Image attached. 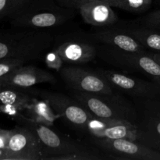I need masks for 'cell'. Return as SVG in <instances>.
<instances>
[{
    "instance_id": "obj_1",
    "label": "cell",
    "mask_w": 160,
    "mask_h": 160,
    "mask_svg": "<svg viewBox=\"0 0 160 160\" xmlns=\"http://www.w3.org/2000/svg\"><path fill=\"white\" fill-rule=\"evenodd\" d=\"M52 43V35L45 30L17 28L0 31V59L36 60L51 47Z\"/></svg>"
},
{
    "instance_id": "obj_2",
    "label": "cell",
    "mask_w": 160,
    "mask_h": 160,
    "mask_svg": "<svg viewBox=\"0 0 160 160\" xmlns=\"http://www.w3.org/2000/svg\"><path fill=\"white\" fill-rule=\"evenodd\" d=\"M76 10L59 6L56 0H28L9 18L15 28L45 30L64 24Z\"/></svg>"
},
{
    "instance_id": "obj_3",
    "label": "cell",
    "mask_w": 160,
    "mask_h": 160,
    "mask_svg": "<svg viewBox=\"0 0 160 160\" xmlns=\"http://www.w3.org/2000/svg\"><path fill=\"white\" fill-rule=\"evenodd\" d=\"M72 97L92 115L103 120L136 125L138 112L135 105L120 94H92L71 91Z\"/></svg>"
},
{
    "instance_id": "obj_4",
    "label": "cell",
    "mask_w": 160,
    "mask_h": 160,
    "mask_svg": "<svg viewBox=\"0 0 160 160\" xmlns=\"http://www.w3.org/2000/svg\"><path fill=\"white\" fill-rule=\"evenodd\" d=\"M12 120L18 125L31 130L40 141L44 151V160H68L73 154L95 153L83 145L58 134L49 126L38 123L23 112L19 113Z\"/></svg>"
},
{
    "instance_id": "obj_5",
    "label": "cell",
    "mask_w": 160,
    "mask_h": 160,
    "mask_svg": "<svg viewBox=\"0 0 160 160\" xmlns=\"http://www.w3.org/2000/svg\"><path fill=\"white\" fill-rule=\"evenodd\" d=\"M97 56L107 63L122 70L139 72L151 78L160 76V66L147 52L123 51L102 44L97 47Z\"/></svg>"
},
{
    "instance_id": "obj_6",
    "label": "cell",
    "mask_w": 160,
    "mask_h": 160,
    "mask_svg": "<svg viewBox=\"0 0 160 160\" xmlns=\"http://www.w3.org/2000/svg\"><path fill=\"white\" fill-rule=\"evenodd\" d=\"M32 92L35 96L46 101L59 117L64 119L67 123L79 130L88 131L94 116L73 97L59 92L35 89H32Z\"/></svg>"
},
{
    "instance_id": "obj_7",
    "label": "cell",
    "mask_w": 160,
    "mask_h": 160,
    "mask_svg": "<svg viewBox=\"0 0 160 160\" xmlns=\"http://www.w3.org/2000/svg\"><path fill=\"white\" fill-rule=\"evenodd\" d=\"M0 160H44V151L37 136L18 125L11 130L7 145L0 152Z\"/></svg>"
},
{
    "instance_id": "obj_8",
    "label": "cell",
    "mask_w": 160,
    "mask_h": 160,
    "mask_svg": "<svg viewBox=\"0 0 160 160\" xmlns=\"http://www.w3.org/2000/svg\"><path fill=\"white\" fill-rule=\"evenodd\" d=\"M92 142L112 159L160 160L159 151L135 140L93 137Z\"/></svg>"
},
{
    "instance_id": "obj_9",
    "label": "cell",
    "mask_w": 160,
    "mask_h": 160,
    "mask_svg": "<svg viewBox=\"0 0 160 160\" xmlns=\"http://www.w3.org/2000/svg\"><path fill=\"white\" fill-rule=\"evenodd\" d=\"M113 88L134 99L160 98L159 88L152 81H148L113 70L98 69L96 70Z\"/></svg>"
},
{
    "instance_id": "obj_10",
    "label": "cell",
    "mask_w": 160,
    "mask_h": 160,
    "mask_svg": "<svg viewBox=\"0 0 160 160\" xmlns=\"http://www.w3.org/2000/svg\"><path fill=\"white\" fill-rule=\"evenodd\" d=\"M59 73L71 91L92 94L115 92L109 83L97 71H91L78 67H63Z\"/></svg>"
},
{
    "instance_id": "obj_11",
    "label": "cell",
    "mask_w": 160,
    "mask_h": 160,
    "mask_svg": "<svg viewBox=\"0 0 160 160\" xmlns=\"http://www.w3.org/2000/svg\"><path fill=\"white\" fill-rule=\"evenodd\" d=\"M64 62L82 64L93 61L97 56V47L83 36L68 35L61 39L53 49Z\"/></svg>"
},
{
    "instance_id": "obj_12",
    "label": "cell",
    "mask_w": 160,
    "mask_h": 160,
    "mask_svg": "<svg viewBox=\"0 0 160 160\" xmlns=\"http://www.w3.org/2000/svg\"><path fill=\"white\" fill-rule=\"evenodd\" d=\"M4 86L29 88L43 83H56L55 77L45 70L34 66H22L9 75L0 79Z\"/></svg>"
},
{
    "instance_id": "obj_13",
    "label": "cell",
    "mask_w": 160,
    "mask_h": 160,
    "mask_svg": "<svg viewBox=\"0 0 160 160\" xmlns=\"http://www.w3.org/2000/svg\"><path fill=\"white\" fill-rule=\"evenodd\" d=\"M91 37L99 43L115 47L123 51L146 52V48L130 34L127 28H112L102 30L92 34Z\"/></svg>"
},
{
    "instance_id": "obj_14",
    "label": "cell",
    "mask_w": 160,
    "mask_h": 160,
    "mask_svg": "<svg viewBox=\"0 0 160 160\" xmlns=\"http://www.w3.org/2000/svg\"><path fill=\"white\" fill-rule=\"evenodd\" d=\"M109 2L101 0L83 5L79 12L88 24L95 27H110L117 22V16Z\"/></svg>"
},
{
    "instance_id": "obj_15",
    "label": "cell",
    "mask_w": 160,
    "mask_h": 160,
    "mask_svg": "<svg viewBox=\"0 0 160 160\" xmlns=\"http://www.w3.org/2000/svg\"><path fill=\"white\" fill-rule=\"evenodd\" d=\"M137 109L138 112V119L135 125L137 141L157 150L160 146V117L143 109L138 108Z\"/></svg>"
},
{
    "instance_id": "obj_16",
    "label": "cell",
    "mask_w": 160,
    "mask_h": 160,
    "mask_svg": "<svg viewBox=\"0 0 160 160\" xmlns=\"http://www.w3.org/2000/svg\"><path fill=\"white\" fill-rule=\"evenodd\" d=\"M92 137L106 138L109 139H130L137 141L136 127L128 122L116 123L107 127L89 130Z\"/></svg>"
},
{
    "instance_id": "obj_17",
    "label": "cell",
    "mask_w": 160,
    "mask_h": 160,
    "mask_svg": "<svg viewBox=\"0 0 160 160\" xmlns=\"http://www.w3.org/2000/svg\"><path fill=\"white\" fill-rule=\"evenodd\" d=\"M23 114L38 123L52 126L59 116L45 100L34 98L23 110Z\"/></svg>"
},
{
    "instance_id": "obj_18",
    "label": "cell",
    "mask_w": 160,
    "mask_h": 160,
    "mask_svg": "<svg viewBox=\"0 0 160 160\" xmlns=\"http://www.w3.org/2000/svg\"><path fill=\"white\" fill-rule=\"evenodd\" d=\"M36 98L32 89L3 86L0 88V103L11 105L23 110Z\"/></svg>"
},
{
    "instance_id": "obj_19",
    "label": "cell",
    "mask_w": 160,
    "mask_h": 160,
    "mask_svg": "<svg viewBox=\"0 0 160 160\" xmlns=\"http://www.w3.org/2000/svg\"><path fill=\"white\" fill-rule=\"evenodd\" d=\"M130 34L145 48L160 52V33L146 27L127 28Z\"/></svg>"
},
{
    "instance_id": "obj_20",
    "label": "cell",
    "mask_w": 160,
    "mask_h": 160,
    "mask_svg": "<svg viewBox=\"0 0 160 160\" xmlns=\"http://www.w3.org/2000/svg\"><path fill=\"white\" fill-rule=\"evenodd\" d=\"M152 0H117L113 7L134 13L146 12L151 6Z\"/></svg>"
},
{
    "instance_id": "obj_21",
    "label": "cell",
    "mask_w": 160,
    "mask_h": 160,
    "mask_svg": "<svg viewBox=\"0 0 160 160\" xmlns=\"http://www.w3.org/2000/svg\"><path fill=\"white\" fill-rule=\"evenodd\" d=\"M28 0H0V22L9 19Z\"/></svg>"
},
{
    "instance_id": "obj_22",
    "label": "cell",
    "mask_w": 160,
    "mask_h": 160,
    "mask_svg": "<svg viewBox=\"0 0 160 160\" xmlns=\"http://www.w3.org/2000/svg\"><path fill=\"white\" fill-rule=\"evenodd\" d=\"M135 100L136 107L160 117V98Z\"/></svg>"
},
{
    "instance_id": "obj_23",
    "label": "cell",
    "mask_w": 160,
    "mask_h": 160,
    "mask_svg": "<svg viewBox=\"0 0 160 160\" xmlns=\"http://www.w3.org/2000/svg\"><path fill=\"white\" fill-rule=\"evenodd\" d=\"M24 60L17 59H0V79L9 75L25 64Z\"/></svg>"
},
{
    "instance_id": "obj_24",
    "label": "cell",
    "mask_w": 160,
    "mask_h": 160,
    "mask_svg": "<svg viewBox=\"0 0 160 160\" xmlns=\"http://www.w3.org/2000/svg\"><path fill=\"white\" fill-rule=\"evenodd\" d=\"M144 27L155 30H160V9L148 13L142 20Z\"/></svg>"
},
{
    "instance_id": "obj_25",
    "label": "cell",
    "mask_w": 160,
    "mask_h": 160,
    "mask_svg": "<svg viewBox=\"0 0 160 160\" xmlns=\"http://www.w3.org/2000/svg\"><path fill=\"white\" fill-rule=\"evenodd\" d=\"M93 1H97V0H56V2L59 6H62V7L68 8V9H74V10H79L81 6H82L83 5ZM101 1L107 2L110 5L112 4L111 0H101Z\"/></svg>"
},
{
    "instance_id": "obj_26",
    "label": "cell",
    "mask_w": 160,
    "mask_h": 160,
    "mask_svg": "<svg viewBox=\"0 0 160 160\" xmlns=\"http://www.w3.org/2000/svg\"><path fill=\"white\" fill-rule=\"evenodd\" d=\"M45 61L48 67L58 70L59 72L60 71L62 67V62H64L54 50H52V52L48 53L45 56Z\"/></svg>"
},
{
    "instance_id": "obj_27",
    "label": "cell",
    "mask_w": 160,
    "mask_h": 160,
    "mask_svg": "<svg viewBox=\"0 0 160 160\" xmlns=\"http://www.w3.org/2000/svg\"><path fill=\"white\" fill-rule=\"evenodd\" d=\"M11 134V130H1L0 131V152L5 149L9 142Z\"/></svg>"
},
{
    "instance_id": "obj_28",
    "label": "cell",
    "mask_w": 160,
    "mask_h": 160,
    "mask_svg": "<svg viewBox=\"0 0 160 160\" xmlns=\"http://www.w3.org/2000/svg\"><path fill=\"white\" fill-rule=\"evenodd\" d=\"M150 55L154 59V60L160 66V52H156L154 53H150Z\"/></svg>"
},
{
    "instance_id": "obj_29",
    "label": "cell",
    "mask_w": 160,
    "mask_h": 160,
    "mask_svg": "<svg viewBox=\"0 0 160 160\" xmlns=\"http://www.w3.org/2000/svg\"><path fill=\"white\" fill-rule=\"evenodd\" d=\"M152 81L153 83L157 85L158 88H159V96H160V76L159 77H156V78H151Z\"/></svg>"
},
{
    "instance_id": "obj_30",
    "label": "cell",
    "mask_w": 160,
    "mask_h": 160,
    "mask_svg": "<svg viewBox=\"0 0 160 160\" xmlns=\"http://www.w3.org/2000/svg\"><path fill=\"white\" fill-rule=\"evenodd\" d=\"M111 1H112V7H113V6H114V4H115V2H116V1H117V0H111Z\"/></svg>"
},
{
    "instance_id": "obj_31",
    "label": "cell",
    "mask_w": 160,
    "mask_h": 160,
    "mask_svg": "<svg viewBox=\"0 0 160 160\" xmlns=\"http://www.w3.org/2000/svg\"><path fill=\"white\" fill-rule=\"evenodd\" d=\"M3 86H4V84H3L2 83L1 81H0V88H2Z\"/></svg>"
},
{
    "instance_id": "obj_32",
    "label": "cell",
    "mask_w": 160,
    "mask_h": 160,
    "mask_svg": "<svg viewBox=\"0 0 160 160\" xmlns=\"http://www.w3.org/2000/svg\"><path fill=\"white\" fill-rule=\"evenodd\" d=\"M157 150H158V151H159V152H160V146L159 147V148H158V149H157Z\"/></svg>"
},
{
    "instance_id": "obj_33",
    "label": "cell",
    "mask_w": 160,
    "mask_h": 160,
    "mask_svg": "<svg viewBox=\"0 0 160 160\" xmlns=\"http://www.w3.org/2000/svg\"><path fill=\"white\" fill-rule=\"evenodd\" d=\"M1 130H2V129H0V131H1Z\"/></svg>"
}]
</instances>
